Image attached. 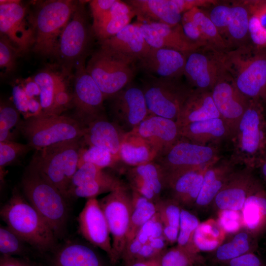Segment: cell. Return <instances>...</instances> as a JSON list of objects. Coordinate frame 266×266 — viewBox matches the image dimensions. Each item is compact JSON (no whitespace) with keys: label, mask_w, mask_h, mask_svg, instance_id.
<instances>
[{"label":"cell","mask_w":266,"mask_h":266,"mask_svg":"<svg viewBox=\"0 0 266 266\" xmlns=\"http://www.w3.org/2000/svg\"><path fill=\"white\" fill-rule=\"evenodd\" d=\"M22 188L26 199L56 237L61 238L68 219L67 199L32 163L22 178Z\"/></svg>","instance_id":"6da1fadb"},{"label":"cell","mask_w":266,"mask_h":266,"mask_svg":"<svg viewBox=\"0 0 266 266\" xmlns=\"http://www.w3.org/2000/svg\"><path fill=\"white\" fill-rule=\"evenodd\" d=\"M0 217L6 226L40 253L52 250L57 239L54 233L25 196L14 190L1 208Z\"/></svg>","instance_id":"7a4b0ae2"},{"label":"cell","mask_w":266,"mask_h":266,"mask_svg":"<svg viewBox=\"0 0 266 266\" xmlns=\"http://www.w3.org/2000/svg\"><path fill=\"white\" fill-rule=\"evenodd\" d=\"M220 54L224 67L243 95L250 100L266 98V53L244 44Z\"/></svg>","instance_id":"3957f363"},{"label":"cell","mask_w":266,"mask_h":266,"mask_svg":"<svg viewBox=\"0 0 266 266\" xmlns=\"http://www.w3.org/2000/svg\"><path fill=\"white\" fill-rule=\"evenodd\" d=\"M78 1L51 0L42 2L30 21L34 31L33 51L44 56H55L59 39Z\"/></svg>","instance_id":"277c9868"},{"label":"cell","mask_w":266,"mask_h":266,"mask_svg":"<svg viewBox=\"0 0 266 266\" xmlns=\"http://www.w3.org/2000/svg\"><path fill=\"white\" fill-rule=\"evenodd\" d=\"M136 62L103 46L94 52L86 66L108 99L133 82L138 70Z\"/></svg>","instance_id":"5b68a950"},{"label":"cell","mask_w":266,"mask_h":266,"mask_svg":"<svg viewBox=\"0 0 266 266\" xmlns=\"http://www.w3.org/2000/svg\"><path fill=\"white\" fill-rule=\"evenodd\" d=\"M19 127L28 144L37 150L59 142L82 139L86 128L73 117L43 113L28 117Z\"/></svg>","instance_id":"8992f818"},{"label":"cell","mask_w":266,"mask_h":266,"mask_svg":"<svg viewBox=\"0 0 266 266\" xmlns=\"http://www.w3.org/2000/svg\"><path fill=\"white\" fill-rule=\"evenodd\" d=\"M82 140L63 141L38 150L31 162L67 199L78 168Z\"/></svg>","instance_id":"52a82bcc"},{"label":"cell","mask_w":266,"mask_h":266,"mask_svg":"<svg viewBox=\"0 0 266 266\" xmlns=\"http://www.w3.org/2000/svg\"><path fill=\"white\" fill-rule=\"evenodd\" d=\"M233 157L251 168L261 163L266 149V126L260 100H250L233 137Z\"/></svg>","instance_id":"ba28073f"},{"label":"cell","mask_w":266,"mask_h":266,"mask_svg":"<svg viewBox=\"0 0 266 266\" xmlns=\"http://www.w3.org/2000/svg\"><path fill=\"white\" fill-rule=\"evenodd\" d=\"M144 77L140 87L149 114L176 122L184 103L194 89L180 78Z\"/></svg>","instance_id":"9c48e42d"},{"label":"cell","mask_w":266,"mask_h":266,"mask_svg":"<svg viewBox=\"0 0 266 266\" xmlns=\"http://www.w3.org/2000/svg\"><path fill=\"white\" fill-rule=\"evenodd\" d=\"M92 26L89 23L84 2L78 1L69 21L59 39L55 56L68 73L71 68L85 60L90 50L93 35Z\"/></svg>","instance_id":"30bf717a"},{"label":"cell","mask_w":266,"mask_h":266,"mask_svg":"<svg viewBox=\"0 0 266 266\" xmlns=\"http://www.w3.org/2000/svg\"><path fill=\"white\" fill-rule=\"evenodd\" d=\"M99 202L111 235L115 264L122 258L126 247L132 212V193L121 182Z\"/></svg>","instance_id":"8fae6325"},{"label":"cell","mask_w":266,"mask_h":266,"mask_svg":"<svg viewBox=\"0 0 266 266\" xmlns=\"http://www.w3.org/2000/svg\"><path fill=\"white\" fill-rule=\"evenodd\" d=\"M220 157L217 147L193 143L183 137L154 160L165 179L187 170L210 165Z\"/></svg>","instance_id":"7c38bea8"},{"label":"cell","mask_w":266,"mask_h":266,"mask_svg":"<svg viewBox=\"0 0 266 266\" xmlns=\"http://www.w3.org/2000/svg\"><path fill=\"white\" fill-rule=\"evenodd\" d=\"M107 100L111 122L125 134L132 132L149 115L143 91L133 82Z\"/></svg>","instance_id":"4fadbf2b"},{"label":"cell","mask_w":266,"mask_h":266,"mask_svg":"<svg viewBox=\"0 0 266 266\" xmlns=\"http://www.w3.org/2000/svg\"><path fill=\"white\" fill-rule=\"evenodd\" d=\"M75 84L73 103L75 107L73 117L86 127L104 115L103 101L105 100L100 88L87 72L85 61L75 67Z\"/></svg>","instance_id":"5bb4252c"},{"label":"cell","mask_w":266,"mask_h":266,"mask_svg":"<svg viewBox=\"0 0 266 266\" xmlns=\"http://www.w3.org/2000/svg\"><path fill=\"white\" fill-rule=\"evenodd\" d=\"M224 68L220 51L203 46L186 54L184 75L193 89L211 91Z\"/></svg>","instance_id":"9a60e30c"},{"label":"cell","mask_w":266,"mask_h":266,"mask_svg":"<svg viewBox=\"0 0 266 266\" xmlns=\"http://www.w3.org/2000/svg\"><path fill=\"white\" fill-rule=\"evenodd\" d=\"M211 92L220 117L229 127L233 138L250 100L239 91L225 67Z\"/></svg>","instance_id":"2e32d148"},{"label":"cell","mask_w":266,"mask_h":266,"mask_svg":"<svg viewBox=\"0 0 266 266\" xmlns=\"http://www.w3.org/2000/svg\"><path fill=\"white\" fill-rule=\"evenodd\" d=\"M26 8L17 0H0V32L21 53H25L34 43V31L26 17Z\"/></svg>","instance_id":"e0dca14e"},{"label":"cell","mask_w":266,"mask_h":266,"mask_svg":"<svg viewBox=\"0 0 266 266\" xmlns=\"http://www.w3.org/2000/svg\"><path fill=\"white\" fill-rule=\"evenodd\" d=\"M79 231L82 236L104 251L111 264L113 253L107 222L99 200L89 199L78 217Z\"/></svg>","instance_id":"ac0fdd59"},{"label":"cell","mask_w":266,"mask_h":266,"mask_svg":"<svg viewBox=\"0 0 266 266\" xmlns=\"http://www.w3.org/2000/svg\"><path fill=\"white\" fill-rule=\"evenodd\" d=\"M132 132L150 146L156 158L164 154L181 138L176 122L149 114Z\"/></svg>","instance_id":"d6986e66"},{"label":"cell","mask_w":266,"mask_h":266,"mask_svg":"<svg viewBox=\"0 0 266 266\" xmlns=\"http://www.w3.org/2000/svg\"><path fill=\"white\" fill-rule=\"evenodd\" d=\"M186 54L167 48H151L136 63L144 75L161 78H180L184 75Z\"/></svg>","instance_id":"ffe728a7"},{"label":"cell","mask_w":266,"mask_h":266,"mask_svg":"<svg viewBox=\"0 0 266 266\" xmlns=\"http://www.w3.org/2000/svg\"><path fill=\"white\" fill-rule=\"evenodd\" d=\"M136 22L145 40L151 48H171L186 54L201 47L185 35L181 23L172 26Z\"/></svg>","instance_id":"44dd1931"},{"label":"cell","mask_w":266,"mask_h":266,"mask_svg":"<svg viewBox=\"0 0 266 266\" xmlns=\"http://www.w3.org/2000/svg\"><path fill=\"white\" fill-rule=\"evenodd\" d=\"M251 168L235 171L213 200L220 210H241L247 197L260 187L251 173Z\"/></svg>","instance_id":"7402d4cb"},{"label":"cell","mask_w":266,"mask_h":266,"mask_svg":"<svg viewBox=\"0 0 266 266\" xmlns=\"http://www.w3.org/2000/svg\"><path fill=\"white\" fill-rule=\"evenodd\" d=\"M137 21L176 25L181 23L182 14L175 0H128Z\"/></svg>","instance_id":"603a6c76"},{"label":"cell","mask_w":266,"mask_h":266,"mask_svg":"<svg viewBox=\"0 0 266 266\" xmlns=\"http://www.w3.org/2000/svg\"><path fill=\"white\" fill-rule=\"evenodd\" d=\"M100 44L136 63L151 48L145 40L136 22L128 25L113 37L100 41Z\"/></svg>","instance_id":"cb8c5ba5"},{"label":"cell","mask_w":266,"mask_h":266,"mask_svg":"<svg viewBox=\"0 0 266 266\" xmlns=\"http://www.w3.org/2000/svg\"><path fill=\"white\" fill-rule=\"evenodd\" d=\"M125 134L104 115L87 125L82 140L89 146H96L107 150L115 160H118Z\"/></svg>","instance_id":"d4e9b609"},{"label":"cell","mask_w":266,"mask_h":266,"mask_svg":"<svg viewBox=\"0 0 266 266\" xmlns=\"http://www.w3.org/2000/svg\"><path fill=\"white\" fill-rule=\"evenodd\" d=\"M210 165L183 171L165 178V187L171 189L173 200L187 205L195 203L201 188L204 173Z\"/></svg>","instance_id":"484cf974"},{"label":"cell","mask_w":266,"mask_h":266,"mask_svg":"<svg viewBox=\"0 0 266 266\" xmlns=\"http://www.w3.org/2000/svg\"><path fill=\"white\" fill-rule=\"evenodd\" d=\"M236 164L232 157L229 159L220 158L207 168L200 194L195 202L197 205L206 206L214 200L235 172L234 168Z\"/></svg>","instance_id":"4316f807"},{"label":"cell","mask_w":266,"mask_h":266,"mask_svg":"<svg viewBox=\"0 0 266 266\" xmlns=\"http://www.w3.org/2000/svg\"><path fill=\"white\" fill-rule=\"evenodd\" d=\"M130 173L132 190L157 202L165 188L164 175L159 166L152 161L134 166Z\"/></svg>","instance_id":"83f0119b"},{"label":"cell","mask_w":266,"mask_h":266,"mask_svg":"<svg viewBox=\"0 0 266 266\" xmlns=\"http://www.w3.org/2000/svg\"><path fill=\"white\" fill-rule=\"evenodd\" d=\"M221 117L210 91L194 89L184 103L176 123L179 128L191 123Z\"/></svg>","instance_id":"f1b7e54d"},{"label":"cell","mask_w":266,"mask_h":266,"mask_svg":"<svg viewBox=\"0 0 266 266\" xmlns=\"http://www.w3.org/2000/svg\"><path fill=\"white\" fill-rule=\"evenodd\" d=\"M180 131L181 137L200 145L232 138L229 127L221 117L191 123L180 128Z\"/></svg>","instance_id":"f546056e"},{"label":"cell","mask_w":266,"mask_h":266,"mask_svg":"<svg viewBox=\"0 0 266 266\" xmlns=\"http://www.w3.org/2000/svg\"><path fill=\"white\" fill-rule=\"evenodd\" d=\"M50 266H106L97 253L89 246L68 242L56 249Z\"/></svg>","instance_id":"4dcf8cb0"},{"label":"cell","mask_w":266,"mask_h":266,"mask_svg":"<svg viewBox=\"0 0 266 266\" xmlns=\"http://www.w3.org/2000/svg\"><path fill=\"white\" fill-rule=\"evenodd\" d=\"M135 16V12L127 2L116 0L101 19L93 23L94 34L100 42L110 38L130 24Z\"/></svg>","instance_id":"1f68e13d"},{"label":"cell","mask_w":266,"mask_h":266,"mask_svg":"<svg viewBox=\"0 0 266 266\" xmlns=\"http://www.w3.org/2000/svg\"><path fill=\"white\" fill-rule=\"evenodd\" d=\"M250 12L245 1L234 2L231 5V19L225 41L229 47L246 44L249 36Z\"/></svg>","instance_id":"d6a6232c"},{"label":"cell","mask_w":266,"mask_h":266,"mask_svg":"<svg viewBox=\"0 0 266 266\" xmlns=\"http://www.w3.org/2000/svg\"><path fill=\"white\" fill-rule=\"evenodd\" d=\"M119 157L124 163L133 166L152 162L156 158L150 146L133 132L125 134Z\"/></svg>","instance_id":"836d02e7"},{"label":"cell","mask_w":266,"mask_h":266,"mask_svg":"<svg viewBox=\"0 0 266 266\" xmlns=\"http://www.w3.org/2000/svg\"><path fill=\"white\" fill-rule=\"evenodd\" d=\"M243 225L256 233L266 225V195L259 187L246 199L241 210Z\"/></svg>","instance_id":"e575fe53"},{"label":"cell","mask_w":266,"mask_h":266,"mask_svg":"<svg viewBox=\"0 0 266 266\" xmlns=\"http://www.w3.org/2000/svg\"><path fill=\"white\" fill-rule=\"evenodd\" d=\"M225 233L217 221L209 220L202 222L195 230L188 247L197 253L213 251L221 245Z\"/></svg>","instance_id":"d590c367"},{"label":"cell","mask_w":266,"mask_h":266,"mask_svg":"<svg viewBox=\"0 0 266 266\" xmlns=\"http://www.w3.org/2000/svg\"><path fill=\"white\" fill-rule=\"evenodd\" d=\"M132 212L126 246L135 237L141 228L158 212L156 203L133 190L132 192Z\"/></svg>","instance_id":"8d00e7d4"},{"label":"cell","mask_w":266,"mask_h":266,"mask_svg":"<svg viewBox=\"0 0 266 266\" xmlns=\"http://www.w3.org/2000/svg\"><path fill=\"white\" fill-rule=\"evenodd\" d=\"M245 2L250 14L249 37L257 48L266 47V0Z\"/></svg>","instance_id":"74e56055"},{"label":"cell","mask_w":266,"mask_h":266,"mask_svg":"<svg viewBox=\"0 0 266 266\" xmlns=\"http://www.w3.org/2000/svg\"><path fill=\"white\" fill-rule=\"evenodd\" d=\"M185 13L198 25L208 46L220 51L230 49L229 46L219 33L206 11L195 7Z\"/></svg>","instance_id":"f35d334b"},{"label":"cell","mask_w":266,"mask_h":266,"mask_svg":"<svg viewBox=\"0 0 266 266\" xmlns=\"http://www.w3.org/2000/svg\"><path fill=\"white\" fill-rule=\"evenodd\" d=\"M121 182L105 172L100 177L77 187L69 193V197L96 198L97 196L114 190Z\"/></svg>","instance_id":"ab89813d"},{"label":"cell","mask_w":266,"mask_h":266,"mask_svg":"<svg viewBox=\"0 0 266 266\" xmlns=\"http://www.w3.org/2000/svg\"><path fill=\"white\" fill-rule=\"evenodd\" d=\"M58 77L59 75L54 72L44 70L33 78L40 89L39 102L43 113L53 114Z\"/></svg>","instance_id":"60d3db41"},{"label":"cell","mask_w":266,"mask_h":266,"mask_svg":"<svg viewBox=\"0 0 266 266\" xmlns=\"http://www.w3.org/2000/svg\"><path fill=\"white\" fill-rule=\"evenodd\" d=\"M253 250L248 234L241 232L237 233L231 241L221 244L216 249L215 257L220 262H228L242 255L252 252Z\"/></svg>","instance_id":"b9f144b4"},{"label":"cell","mask_w":266,"mask_h":266,"mask_svg":"<svg viewBox=\"0 0 266 266\" xmlns=\"http://www.w3.org/2000/svg\"><path fill=\"white\" fill-rule=\"evenodd\" d=\"M201 262L197 252L179 246L164 251L159 258L160 266H199Z\"/></svg>","instance_id":"7bdbcfd3"},{"label":"cell","mask_w":266,"mask_h":266,"mask_svg":"<svg viewBox=\"0 0 266 266\" xmlns=\"http://www.w3.org/2000/svg\"><path fill=\"white\" fill-rule=\"evenodd\" d=\"M29 144H22L13 141L0 142V180L3 181L4 168L17 160L20 157L33 149Z\"/></svg>","instance_id":"ee69618b"},{"label":"cell","mask_w":266,"mask_h":266,"mask_svg":"<svg viewBox=\"0 0 266 266\" xmlns=\"http://www.w3.org/2000/svg\"><path fill=\"white\" fill-rule=\"evenodd\" d=\"M19 236L7 226L0 227V253L1 255L23 256L25 254L24 243Z\"/></svg>","instance_id":"f6af8a7d"},{"label":"cell","mask_w":266,"mask_h":266,"mask_svg":"<svg viewBox=\"0 0 266 266\" xmlns=\"http://www.w3.org/2000/svg\"><path fill=\"white\" fill-rule=\"evenodd\" d=\"M19 111L14 105L8 102H0V142L11 141L10 130L20 125Z\"/></svg>","instance_id":"bcb514c9"},{"label":"cell","mask_w":266,"mask_h":266,"mask_svg":"<svg viewBox=\"0 0 266 266\" xmlns=\"http://www.w3.org/2000/svg\"><path fill=\"white\" fill-rule=\"evenodd\" d=\"M115 159L107 150L96 146H90L88 149L80 150L78 167L83 164L90 163L101 168L110 166Z\"/></svg>","instance_id":"7dc6e473"},{"label":"cell","mask_w":266,"mask_h":266,"mask_svg":"<svg viewBox=\"0 0 266 266\" xmlns=\"http://www.w3.org/2000/svg\"><path fill=\"white\" fill-rule=\"evenodd\" d=\"M200 224L197 217L186 210L181 209L177 246L187 247L191 242L193 234Z\"/></svg>","instance_id":"c3c4849f"},{"label":"cell","mask_w":266,"mask_h":266,"mask_svg":"<svg viewBox=\"0 0 266 266\" xmlns=\"http://www.w3.org/2000/svg\"><path fill=\"white\" fill-rule=\"evenodd\" d=\"M174 200H159L157 203L158 213L163 226H169L179 229L181 209Z\"/></svg>","instance_id":"681fc988"},{"label":"cell","mask_w":266,"mask_h":266,"mask_svg":"<svg viewBox=\"0 0 266 266\" xmlns=\"http://www.w3.org/2000/svg\"><path fill=\"white\" fill-rule=\"evenodd\" d=\"M206 12L219 33L225 41L231 19V5L226 3L218 4L217 3L212 5L209 12L206 11Z\"/></svg>","instance_id":"f907efd6"},{"label":"cell","mask_w":266,"mask_h":266,"mask_svg":"<svg viewBox=\"0 0 266 266\" xmlns=\"http://www.w3.org/2000/svg\"><path fill=\"white\" fill-rule=\"evenodd\" d=\"M0 67L5 73H10L21 53L6 36L0 34Z\"/></svg>","instance_id":"816d5d0a"},{"label":"cell","mask_w":266,"mask_h":266,"mask_svg":"<svg viewBox=\"0 0 266 266\" xmlns=\"http://www.w3.org/2000/svg\"><path fill=\"white\" fill-rule=\"evenodd\" d=\"M104 172L102 168L93 164H83L78 168L71 179L68 191L69 198V193L73 189L100 177Z\"/></svg>","instance_id":"f5cc1de1"},{"label":"cell","mask_w":266,"mask_h":266,"mask_svg":"<svg viewBox=\"0 0 266 266\" xmlns=\"http://www.w3.org/2000/svg\"><path fill=\"white\" fill-rule=\"evenodd\" d=\"M217 222L225 233H236L243 225L241 212L233 210H220Z\"/></svg>","instance_id":"db71d44e"},{"label":"cell","mask_w":266,"mask_h":266,"mask_svg":"<svg viewBox=\"0 0 266 266\" xmlns=\"http://www.w3.org/2000/svg\"><path fill=\"white\" fill-rule=\"evenodd\" d=\"M163 236V225L157 212L139 230L135 238L144 245L152 238Z\"/></svg>","instance_id":"11a10c76"},{"label":"cell","mask_w":266,"mask_h":266,"mask_svg":"<svg viewBox=\"0 0 266 266\" xmlns=\"http://www.w3.org/2000/svg\"><path fill=\"white\" fill-rule=\"evenodd\" d=\"M181 24L184 33L189 39L200 47L208 46L198 25L185 12L182 14Z\"/></svg>","instance_id":"9f6ffc18"},{"label":"cell","mask_w":266,"mask_h":266,"mask_svg":"<svg viewBox=\"0 0 266 266\" xmlns=\"http://www.w3.org/2000/svg\"><path fill=\"white\" fill-rule=\"evenodd\" d=\"M71 98L66 91L65 83L61 76L59 75L55 95L53 114H59L58 112L70 100Z\"/></svg>","instance_id":"6f0895ef"},{"label":"cell","mask_w":266,"mask_h":266,"mask_svg":"<svg viewBox=\"0 0 266 266\" xmlns=\"http://www.w3.org/2000/svg\"><path fill=\"white\" fill-rule=\"evenodd\" d=\"M116 0H93L89 1L93 23L101 19L111 9Z\"/></svg>","instance_id":"680465c9"},{"label":"cell","mask_w":266,"mask_h":266,"mask_svg":"<svg viewBox=\"0 0 266 266\" xmlns=\"http://www.w3.org/2000/svg\"><path fill=\"white\" fill-rule=\"evenodd\" d=\"M227 263L228 266H266L253 252L245 254Z\"/></svg>","instance_id":"91938a15"},{"label":"cell","mask_w":266,"mask_h":266,"mask_svg":"<svg viewBox=\"0 0 266 266\" xmlns=\"http://www.w3.org/2000/svg\"><path fill=\"white\" fill-rule=\"evenodd\" d=\"M12 95L14 106L17 110L21 112L28 113L30 98L24 89L19 86H15L13 88Z\"/></svg>","instance_id":"94428289"},{"label":"cell","mask_w":266,"mask_h":266,"mask_svg":"<svg viewBox=\"0 0 266 266\" xmlns=\"http://www.w3.org/2000/svg\"><path fill=\"white\" fill-rule=\"evenodd\" d=\"M0 266H35L25 258L0 255Z\"/></svg>","instance_id":"6125c7cd"},{"label":"cell","mask_w":266,"mask_h":266,"mask_svg":"<svg viewBox=\"0 0 266 266\" xmlns=\"http://www.w3.org/2000/svg\"><path fill=\"white\" fill-rule=\"evenodd\" d=\"M179 229L169 226H163V236L166 240L173 243L177 240Z\"/></svg>","instance_id":"be15d7a7"},{"label":"cell","mask_w":266,"mask_h":266,"mask_svg":"<svg viewBox=\"0 0 266 266\" xmlns=\"http://www.w3.org/2000/svg\"><path fill=\"white\" fill-rule=\"evenodd\" d=\"M27 96L30 98L40 95V89L33 80L28 81L23 88Z\"/></svg>","instance_id":"e7e4bbea"},{"label":"cell","mask_w":266,"mask_h":266,"mask_svg":"<svg viewBox=\"0 0 266 266\" xmlns=\"http://www.w3.org/2000/svg\"><path fill=\"white\" fill-rule=\"evenodd\" d=\"M262 172L264 178L266 180V157L262 162Z\"/></svg>","instance_id":"03108f58"}]
</instances>
